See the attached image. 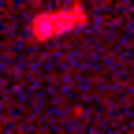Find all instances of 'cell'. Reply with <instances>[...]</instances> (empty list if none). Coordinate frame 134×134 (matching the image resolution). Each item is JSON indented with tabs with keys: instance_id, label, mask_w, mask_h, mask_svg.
Here are the masks:
<instances>
[{
	"instance_id": "1",
	"label": "cell",
	"mask_w": 134,
	"mask_h": 134,
	"mask_svg": "<svg viewBox=\"0 0 134 134\" xmlns=\"http://www.w3.org/2000/svg\"><path fill=\"white\" fill-rule=\"evenodd\" d=\"M82 19H86V11H82L78 4H71V8H60V11H52V15H41V19H34V34H37V37L67 34V30L82 26Z\"/></svg>"
}]
</instances>
